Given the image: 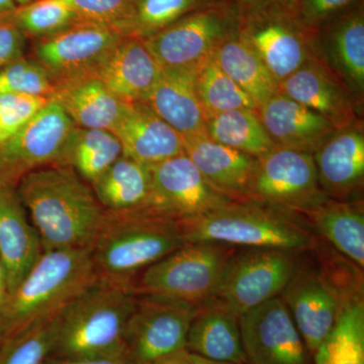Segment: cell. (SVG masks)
<instances>
[{
  "instance_id": "6da1fadb",
  "label": "cell",
  "mask_w": 364,
  "mask_h": 364,
  "mask_svg": "<svg viewBox=\"0 0 364 364\" xmlns=\"http://www.w3.org/2000/svg\"><path fill=\"white\" fill-rule=\"evenodd\" d=\"M16 191L37 230L44 252L90 249L105 210L68 165H49L21 177Z\"/></svg>"
},
{
  "instance_id": "7a4b0ae2",
  "label": "cell",
  "mask_w": 364,
  "mask_h": 364,
  "mask_svg": "<svg viewBox=\"0 0 364 364\" xmlns=\"http://www.w3.org/2000/svg\"><path fill=\"white\" fill-rule=\"evenodd\" d=\"M186 244L173 220L145 208L105 210L90 252L97 279L134 287L146 268Z\"/></svg>"
},
{
  "instance_id": "3957f363",
  "label": "cell",
  "mask_w": 364,
  "mask_h": 364,
  "mask_svg": "<svg viewBox=\"0 0 364 364\" xmlns=\"http://www.w3.org/2000/svg\"><path fill=\"white\" fill-rule=\"evenodd\" d=\"M136 299L133 287L95 280L59 314L50 358H124V330Z\"/></svg>"
},
{
  "instance_id": "277c9868",
  "label": "cell",
  "mask_w": 364,
  "mask_h": 364,
  "mask_svg": "<svg viewBox=\"0 0 364 364\" xmlns=\"http://www.w3.org/2000/svg\"><path fill=\"white\" fill-rule=\"evenodd\" d=\"M97 279L90 249L44 252L0 309V340L58 316Z\"/></svg>"
},
{
  "instance_id": "5b68a950",
  "label": "cell",
  "mask_w": 364,
  "mask_h": 364,
  "mask_svg": "<svg viewBox=\"0 0 364 364\" xmlns=\"http://www.w3.org/2000/svg\"><path fill=\"white\" fill-rule=\"evenodd\" d=\"M186 244H224L303 253L317 239L294 213L253 200L231 202L210 214L178 222Z\"/></svg>"
},
{
  "instance_id": "8992f818",
  "label": "cell",
  "mask_w": 364,
  "mask_h": 364,
  "mask_svg": "<svg viewBox=\"0 0 364 364\" xmlns=\"http://www.w3.org/2000/svg\"><path fill=\"white\" fill-rule=\"evenodd\" d=\"M224 244H186L136 277L139 296H162L200 306L214 296L228 262L236 252Z\"/></svg>"
},
{
  "instance_id": "52a82bcc",
  "label": "cell",
  "mask_w": 364,
  "mask_h": 364,
  "mask_svg": "<svg viewBox=\"0 0 364 364\" xmlns=\"http://www.w3.org/2000/svg\"><path fill=\"white\" fill-rule=\"evenodd\" d=\"M238 28V14L220 0L143 40L163 69L196 71Z\"/></svg>"
},
{
  "instance_id": "ba28073f",
  "label": "cell",
  "mask_w": 364,
  "mask_h": 364,
  "mask_svg": "<svg viewBox=\"0 0 364 364\" xmlns=\"http://www.w3.org/2000/svg\"><path fill=\"white\" fill-rule=\"evenodd\" d=\"M299 254L267 248L235 252L210 301L240 317L279 296L298 267Z\"/></svg>"
},
{
  "instance_id": "9c48e42d",
  "label": "cell",
  "mask_w": 364,
  "mask_h": 364,
  "mask_svg": "<svg viewBox=\"0 0 364 364\" xmlns=\"http://www.w3.org/2000/svg\"><path fill=\"white\" fill-rule=\"evenodd\" d=\"M76 126L54 98L18 133L0 143V188H16L21 177L49 165H65Z\"/></svg>"
},
{
  "instance_id": "30bf717a",
  "label": "cell",
  "mask_w": 364,
  "mask_h": 364,
  "mask_svg": "<svg viewBox=\"0 0 364 364\" xmlns=\"http://www.w3.org/2000/svg\"><path fill=\"white\" fill-rule=\"evenodd\" d=\"M198 306L156 296H139L124 330L128 364H149L186 349L189 327Z\"/></svg>"
},
{
  "instance_id": "8fae6325",
  "label": "cell",
  "mask_w": 364,
  "mask_h": 364,
  "mask_svg": "<svg viewBox=\"0 0 364 364\" xmlns=\"http://www.w3.org/2000/svg\"><path fill=\"white\" fill-rule=\"evenodd\" d=\"M238 33L247 42L277 85L310 60L317 32L301 20L298 11L272 9L239 18Z\"/></svg>"
},
{
  "instance_id": "7c38bea8",
  "label": "cell",
  "mask_w": 364,
  "mask_h": 364,
  "mask_svg": "<svg viewBox=\"0 0 364 364\" xmlns=\"http://www.w3.org/2000/svg\"><path fill=\"white\" fill-rule=\"evenodd\" d=\"M312 154L275 147L258 158L251 200L305 215L328 200Z\"/></svg>"
},
{
  "instance_id": "4fadbf2b",
  "label": "cell",
  "mask_w": 364,
  "mask_h": 364,
  "mask_svg": "<svg viewBox=\"0 0 364 364\" xmlns=\"http://www.w3.org/2000/svg\"><path fill=\"white\" fill-rule=\"evenodd\" d=\"M152 193L145 210L176 222L210 214L231 203L215 191L184 153L149 167Z\"/></svg>"
},
{
  "instance_id": "5bb4252c",
  "label": "cell",
  "mask_w": 364,
  "mask_h": 364,
  "mask_svg": "<svg viewBox=\"0 0 364 364\" xmlns=\"http://www.w3.org/2000/svg\"><path fill=\"white\" fill-rule=\"evenodd\" d=\"M280 298L312 356L329 336L344 306L349 304L324 272L301 260Z\"/></svg>"
},
{
  "instance_id": "9a60e30c",
  "label": "cell",
  "mask_w": 364,
  "mask_h": 364,
  "mask_svg": "<svg viewBox=\"0 0 364 364\" xmlns=\"http://www.w3.org/2000/svg\"><path fill=\"white\" fill-rule=\"evenodd\" d=\"M239 323L249 363L313 364V356L280 296L240 316Z\"/></svg>"
},
{
  "instance_id": "2e32d148",
  "label": "cell",
  "mask_w": 364,
  "mask_h": 364,
  "mask_svg": "<svg viewBox=\"0 0 364 364\" xmlns=\"http://www.w3.org/2000/svg\"><path fill=\"white\" fill-rule=\"evenodd\" d=\"M124 38L112 26L80 20L54 35L36 39L33 50L36 61L57 83L87 74Z\"/></svg>"
},
{
  "instance_id": "e0dca14e",
  "label": "cell",
  "mask_w": 364,
  "mask_h": 364,
  "mask_svg": "<svg viewBox=\"0 0 364 364\" xmlns=\"http://www.w3.org/2000/svg\"><path fill=\"white\" fill-rule=\"evenodd\" d=\"M124 156L151 167L184 153L183 138L141 102H124L112 130Z\"/></svg>"
},
{
  "instance_id": "ac0fdd59",
  "label": "cell",
  "mask_w": 364,
  "mask_h": 364,
  "mask_svg": "<svg viewBox=\"0 0 364 364\" xmlns=\"http://www.w3.org/2000/svg\"><path fill=\"white\" fill-rule=\"evenodd\" d=\"M183 149L215 191L231 202L251 200L258 158L215 142L208 136L183 138Z\"/></svg>"
},
{
  "instance_id": "d6986e66",
  "label": "cell",
  "mask_w": 364,
  "mask_h": 364,
  "mask_svg": "<svg viewBox=\"0 0 364 364\" xmlns=\"http://www.w3.org/2000/svg\"><path fill=\"white\" fill-rule=\"evenodd\" d=\"M161 71L142 38L130 37L122 40L87 75L98 79L123 102H143Z\"/></svg>"
},
{
  "instance_id": "ffe728a7",
  "label": "cell",
  "mask_w": 364,
  "mask_h": 364,
  "mask_svg": "<svg viewBox=\"0 0 364 364\" xmlns=\"http://www.w3.org/2000/svg\"><path fill=\"white\" fill-rule=\"evenodd\" d=\"M44 254L42 241L16 188H0V263L13 293Z\"/></svg>"
},
{
  "instance_id": "44dd1931",
  "label": "cell",
  "mask_w": 364,
  "mask_h": 364,
  "mask_svg": "<svg viewBox=\"0 0 364 364\" xmlns=\"http://www.w3.org/2000/svg\"><path fill=\"white\" fill-rule=\"evenodd\" d=\"M263 126L277 147L315 154L338 129L325 117L277 93L257 109Z\"/></svg>"
},
{
  "instance_id": "7402d4cb",
  "label": "cell",
  "mask_w": 364,
  "mask_h": 364,
  "mask_svg": "<svg viewBox=\"0 0 364 364\" xmlns=\"http://www.w3.org/2000/svg\"><path fill=\"white\" fill-rule=\"evenodd\" d=\"M326 196L344 200L363 188L364 136L350 126L338 129L313 155Z\"/></svg>"
},
{
  "instance_id": "603a6c76",
  "label": "cell",
  "mask_w": 364,
  "mask_h": 364,
  "mask_svg": "<svg viewBox=\"0 0 364 364\" xmlns=\"http://www.w3.org/2000/svg\"><path fill=\"white\" fill-rule=\"evenodd\" d=\"M196 71L163 69L144 104L169 124L182 138L208 136L207 117L198 100Z\"/></svg>"
},
{
  "instance_id": "cb8c5ba5",
  "label": "cell",
  "mask_w": 364,
  "mask_h": 364,
  "mask_svg": "<svg viewBox=\"0 0 364 364\" xmlns=\"http://www.w3.org/2000/svg\"><path fill=\"white\" fill-rule=\"evenodd\" d=\"M52 98L78 128L111 132L124 105L104 83L87 74L58 81Z\"/></svg>"
},
{
  "instance_id": "d4e9b609",
  "label": "cell",
  "mask_w": 364,
  "mask_h": 364,
  "mask_svg": "<svg viewBox=\"0 0 364 364\" xmlns=\"http://www.w3.org/2000/svg\"><path fill=\"white\" fill-rule=\"evenodd\" d=\"M186 350L210 360L246 364L239 317L208 301L198 306L186 338Z\"/></svg>"
},
{
  "instance_id": "484cf974",
  "label": "cell",
  "mask_w": 364,
  "mask_h": 364,
  "mask_svg": "<svg viewBox=\"0 0 364 364\" xmlns=\"http://www.w3.org/2000/svg\"><path fill=\"white\" fill-rule=\"evenodd\" d=\"M279 93L325 117L337 129L351 124V105L344 90L318 64L309 61L284 79Z\"/></svg>"
},
{
  "instance_id": "4316f807",
  "label": "cell",
  "mask_w": 364,
  "mask_h": 364,
  "mask_svg": "<svg viewBox=\"0 0 364 364\" xmlns=\"http://www.w3.org/2000/svg\"><path fill=\"white\" fill-rule=\"evenodd\" d=\"M335 63L347 82L364 88V11L363 1L318 26Z\"/></svg>"
},
{
  "instance_id": "83f0119b",
  "label": "cell",
  "mask_w": 364,
  "mask_h": 364,
  "mask_svg": "<svg viewBox=\"0 0 364 364\" xmlns=\"http://www.w3.org/2000/svg\"><path fill=\"white\" fill-rule=\"evenodd\" d=\"M90 186L105 210H141L149 205L152 176L149 167L122 155Z\"/></svg>"
},
{
  "instance_id": "f1b7e54d",
  "label": "cell",
  "mask_w": 364,
  "mask_h": 364,
  "mask_svg": "<svg viewBox=\"0 0 364 364\" xmlns=\"http://www.w3.org/2000/svg\"><path fill=\"white\" fill-rule=\"evenodd\" d=\"M305 215L321 236L363 269L364 213L360 203L328 198Z\"/></svg>"
},
{
  "instance_id": "f546056e",
  "label": "cell",
  "mask_w": 364,
  "mask_h": 364,
  "mask_svg": "<svg viewBox=\"0 0 364 364\" xmlns=\"http://www.w3.org/2000/svg\"><path fill=\"white\" fill-rule=\"evenodd\" d=\"M218 65L252 98L257 107L279 93V85L251 46L238 32L214 53Z\"/></svg>"
},
{
  "instance_id": "4dcf8cb0",
  "label": "cell",
  "mask_w": 364,
  "mask_h": 364,
  "mask_svg": "<svg viewBox=\"0 0 364 364\" xmlns=\"http://www.w3.org/2000/svg\"><path fill=\"white\" fill-rule=\"evenodd\" d=\"M207 135L215 142L256 158L277 147L255 109H234L208 117Z\"/></svg>"
},
{
  "instance_id": "1f68e13d",
  "label": "cell",
  "mask_w": 364,
  "mask_h": 364,
  "mask_svg": "<svg viewBox=\"0 0 364 364\" xmlns=\"http://www.w3.org/2000/svg\"><path fill=\"white\" fill-rule=\"evenodd\" d=\"M122 155L121 142L112 132L76 127L67 150L65 165L91 184Z\"/></svg>"
},
{
  "instance_id": "d6a6232c",
  "label": "cell",
  "mask_w": 364,
  "mask_h": 364,
  "mask_svg": "<svg viewBox=\"0 0 364 364\" xmlns=\"http://www.w3.org/2000/svg\"><path fill=\"white\" fill-rule=\"evenodd\" d=\"M314 364H364V301L347 304L334 329L314 354Z\"/></svg>"
},
{
  "instance_id": "836d02e7",
  "label": "cell",
  "mask_w": 364,
  "mask_h": 364,
  "mask_svg": "<svg viewBox=\"0 0 364 364\" xmlns=\"http://www.w3.org/2000/svg\"><path fill=\"white\" fill-rule=\"evenodd\" d=\"M195 82L198 100L207 119L234 109L257 111L255 102L220 68L214 55L198 67Z\"/></svg>"
},
{
  "instance_id": "e575fe53",
  "label": "cell",
  "mask_w": 364,
  "mask_h": 364,
  "mask_svg": "<svg viewBox=\"0 0 364 364\" xmlns=\"http://www.w3.org/2000/svg\"><path fill=\"white\" fill-rule=\"evenodd\" d=\"M26 38L40 39L80 21L64 0H35L7 14Z\"/></svg>"
},
{
  "instance_id": "d590c367",
  "label": "cell",
  "mask_w": 364,
  "mask_h": 364,
  "mask_svg": "<svg viewBox=\"0 0 364 364\" xmlns=\"http://www.w3.org/2000/svg\"><path fill=\"white\" fill-rule=\"evenodd\" d=\"M57 318L43 321L4 340L0 343V364H45L54 348Z\"/></svg>"
},
{
  "instance_id": "8d00e7d4",
  "label": "cell",
  "mask_w": 364,
  "mask_h": 364,
  "mask_svg": "<svg viewBox=\"0 0 364 364\" xmlns=\"http://www.w3.org/2000/svg\"><path fill=\"white\" fill-rule=\"evenodd\" d=\"M220 0H136L131 37L147 38Z\"/></svg>"
},
{
  "instance_id": "74e56055",
  "label": "cell",
  "mask_w": 364,
  "mask_h": 364,
  "mask_svg": "<svg viewBox=\"0 0 364 364\" xmlns=\"http://www.w3.org/2000/svg\"><path fill=\"white\" fill-rule=\"evenodd\" d=\"M56 81L36 60L21 57L0 70V95L23 93L52 98Z\"/></svg>"
},
{
  "instance_id": "f35d334b",
  "label": "cell",
  "mask_w": 364,
  "mask_h": 364,
  "mask_svg": "<svg viewBox=\"0 0 364 364\" xmlns=\"http://www.w3.org/2000/svg\"><path fill=\"white\" fill-rule=\"evenodd\" d=\"M80 20L112 26L124 37H131L136 0H64Z\"/></svg>"
},
{
  "instance_id": "ab89813d",
  "label": "cell",
  "mask_w": 364,
  "mask_h": 364,
  "mask_svg": "<svg viewBox=\"0 0 364 364\" xmlns=\"http://www.w3.org/2000/svg\"><path fill=\"white\" fill-rule=\"evenodd\" d=\"M51 98L23 93L0 95V143L23 129Z\"/></svg>"
},
{
  "instance_id": "60d3db41",
  "label": "cell",
  "mask_w": 364,
  "mask_h": 364,
  "mask_svg": "<svg viewBox=\"0 0 364 364\" xmlns=\"http://www.w3.org/2000/svg\"><path fill=\"white\" fill-rule=\"evenodd\" d=\"M360 1L363 0H299V16L309 28L317 32L318 26Z\"/></svg>"
},
{
  "instance_id": "b9f144b4",
  "label": "cell",
  "mask_w": 364,
  "mask_h": 364,
  "mask_svg": "<svg viewBox=\"0 0 364 364\" xmlns=\"http://www.w3.org/2000/svg\"><path fill=\"white\" fill-rule=\"evenodd\" d=\"M26 37L6 14L0 16V70L25 54Z\"/></svg>"
},
{
  "instance_id": "7bdbcfd3",
  "label": "cell",
  "mask_w": 364,
  "mask_h": 364,
  "mask_svg": "<svg viewBox=\"0 0 364 364\" xmlns=\"http://www.w3.org/2000/svg\"><path fill=\"white\" fill-rule=\"evenodd\" d=\"M233 6L239 18H246L272 9H291L299 11V0H225Z\"/></svg>"
},
{
  "instance_id": "ee69618b",
  "label": "cell",
  "mask_w": 364,
  "mask_h": 364,
  "mask_svg": "<svg viewBox=\"0 0 364 364\" xmlns=\"http://www.w3.org/2000/svg\"><path fill=\"white\" fill-rule=\"evenodd\" d=\"M45 364H128L124 358L92 359H60L49 358Z\"/></svg>"
},
{
  "instance_id": "f6af8a7d",
  "label": "cell",
  "mask_w": 364,
  "mask_h": 364,
  "mask_svg": "<svg viewBox=\"0 0 364 364\" xmlns=\"http://www.w3.org/2000/svg\"><path fill=\"white\" fill-rule=\"evenodd\" d=\"M149 364H195L193 363L191 353L186 349H182L170 355L164 356V358L157 359Z\"/></svg>"
},
{
  "instance_id": "bcb514c9",
  "label": "cell",
  "mask_w": 364,
  "mask_h": 364,
  "mask_svg": "<svg viewBox=\"0 0 364 364\" xmlns=\"http://www.w3.org/2000/svg\"><path fill=\"white\" fill-rule=\"evenodd\" d=\"M7 294H9V291H7L6 272H4V267L0 263V309L4 305Z\"/></svg>"
},
{
  "instance_id": "7dc6e473",
  "label": "cell",
  "mask_w": 364,
  "mask_h": 364,
  "mask_svg": "<svg viewBox=\"0 0 364 364\" xmlns=\"http://www.w3.org/2000/svg\"><path fill=\"white\" fill-rule=\"evenodd\" d=\"M16 9L14 0H0V16H4Z\"/></svg>"
},
{
  "instance_id": "c3c4849f",
  "label": "cell",
  "mask_w": 364,
  "mask_h": 364,
  "mask_svg": "<svg viewBox=\"0 0 364 364\" xmlns=\"http://www.w3.org/2000/svg\"><path fill=\"white\" fill-rule=\"evenodd\" d=\"M191 358H193V363L195 364H237L232 363H222V361L210 360L202 356L196 355V354L191 353Z\"/></svg>"
},
{
  "instance_id": "681fc988",
  "label": "cell",
  "mask_w": 364,
  "mask_h": 364,
  "mask_svg": "<svg viewBox=\"0 0 364 364\" xmlns=\"http://www.w3.org/2000/svg\"><path fill=\"white\" fill-rule=\"evenodd\" d=\"M14 1H16V6H21L31 4V2L35 1V0H14Z\"/></svg>"
},
{
  "instance_id": "f907efd6",
  "label": "cell",
  "mask_w": 364,
  "mask_h": 364,
  "mask_svg": "<svg viewBox=\"0 0 364 364\" xmlns=\"http://www.w3.org/2000/svg\"><path fill=\"white\" fill-rule=\"evenodd\" d=\"M0 343H1V340H0Z\"/></svg>"
}]
</instances>
